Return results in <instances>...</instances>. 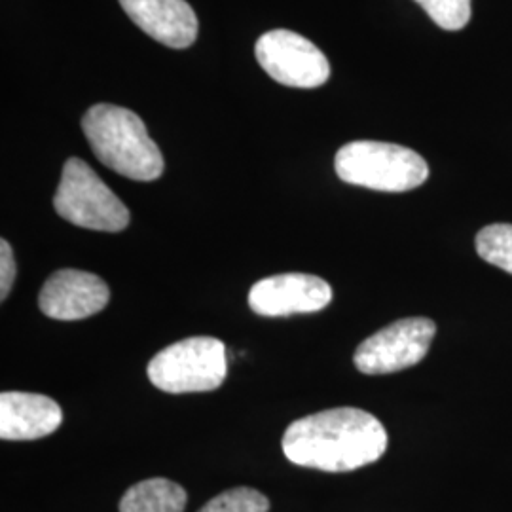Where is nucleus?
I'll return each mask as SVG.
<instances>
[{"label":"nucleus","instance_id":"obj_16","mask_svg":"<svg viewBox=\"0 0 512 512\" xmlns=\"http://www.w3.org/2000/svg\"><path fill=\"white\" fill-rule=\"evenodd\" d=\"M16 258H14V251L10 247V243L6 239L0 241V298L6 300L8 294L14 287L16 281Z\"/></svg>","mask_w":512,"mask_h":512},{"label":"nucleus","instance_id":"obj_5","mask_svg":"<svg viewBox=\"0 0 512 512\" xmlns=\"http://www.w3.org/2000/svg\"><path fill=\"white\" fill-rule=\"evenodd\" d=\"M54 207L61 219L97 232H122L129 224V209L80 158H69L55 190Z\"/></svg>","mask_w":512,"mask_h":512},{"label":"nucleus","instance_id":"obj_9","mask_svg":"<svg viewBox=\"0 0 512 512\" xmlns=\"http://www.w3.org/2000/svg\"><path fill=\"white\" fill-rule=\"evenodd\" d=\"M109 300V285L99 275L59 270L44 283L38 306L57 321H80L105 310Z\"/></svg>","mask_w":512,"mask_h":512},{"label":"nucleus","instance_id":"obj_12","mask_svg":"<svg viewBox=\"0 0 512 512\" xmlns=\"http://www.w3.org/2000/svg\"><path fill=\"white\" fill-rule=\"evenodd\" d=\"M183 486L167 478H148L131 486L120 501V512H184Z\"/></svg>","mask_w":512,"mask_h":512},{"label":"nucleus","instance_id":"obj_2","mask_svg":"<svg viewBox=\"0 0 512 512\" xmlns=\"http://www.w3.org/2000/svg\"><path fill=\"white\" fill-rule=\"evenodd\" d=\"M82 129L95 158L112 171L139 183L162 177L164 156L133 110L109 103L93 105L82 118Z\"/></svg>","mask_w":512,"mask_h":512},{"label":"nucleus","instance_id":"obj_1","mask_svg":"<svg viewBox=\"0 0 512 512\" xmlns=\"http://www.w3.org/2000/svg\"><path fill=\"white\" fill-rule=\"evenodd\" d=\"M287 459L325 473H348L384 456L382 421L359 408H332L291 423L283 435Z\"/></svg>","mask_w":512,"mask_h":512},{"label":"nucleus","instance_id":"obj_14","mask_svg":"<svg viewBox=\"0 0 512 512\" xmlns=\"http://www.w3.org/2000/svg\"><path fill=\"white\" fill-rule=\"evenodd\" d=\"M268 497L253 488H232L213 497L200 512H268Z\"/></svg>","mask_w":512,"mask_h":512},{"label":"nucleus","instance_id":"obj_15","mask_svg":"<svg viewBox=\"0 0 512 512\" xmlns=\"http://www.w3.org/2000/svg\"><path fill=\"white\" fill-rule=\"evenodd\" d=\"M444 31H461L471 21V0H416Z\"/></svg>","mask_w":512,"mask_h":512},{"label":"nucleus","instance_id":"obj_13","mask_svg":"<svg viewBox=\"0 0 512 512\" xmlns=\"http://www.w3.org/2000/svg\"><path fill=\"white\" fill-rule=\"evenodd\" d=\"M476 253L512 275V224H490L476 234Z\"/></svg>","mask_w":512,"mask_h":512},{"label":"nucleus","instance_id":"obj_11","mask_svg":"<svg viewBox=\"0 0 512 512\" xmlns=\"http://www.w3.org/2000/svg\"><path fill=\"white\" fill-rule=\"evenodd\" d=\"M63 421L61 406L37 393L8 391L0 395V439L37 440L57 431Z\"/></svg>","mask_w":512,"mask_h":512},{"label":"nucleus","instance_id":"obj_10","mask_svg":"<svg viewBox=\"0 0 512 512\" xmlns=\"http://www.w3.org/2000/svg\"><path fill=\"white\" fill-rule=\"evenodd\" d=\"M128 18L156 42L184 50L198 38V18L186 0H120Z\"/></svg>","mask_w":512,"mask_h":512},{"label":"nucleus","instance_id":"obj_3","mask_svg":"<svg viewBox=\"0 0 512 512\" xmlns=\"http://www.w3.org/2000/svg\"><path fill=\"white\" fill-rule=\"evenodd\" d=\"M334 167L344 183L380 192H408L429 177V165L418 152L380 141L344 145L336 154Z\"/></svg>","mask_w":512,"mask_h":512},{"label":"nucleus","instance_id":"obj_8","mask_svg":"<svg viewBox=\"0 0 512 512\" xmlns=\"http://www.w3.org/2000/svg\"><path fill=\"white\" fill-rule=\"evenodd\" d=\"M332 300L329 283L317 275L279 274L255 283L249 291L251 310L262 317L325 310Z\"/></svg>","mask_w":512,"mask_h":512},{"label":"nucleus","instance_id":"obj_6","mask_svg":"<svg viewBox=\"0 0 512 512\" xmlns=\"http://www.w3.org/2000/svg\"><path fill=\"white\" fill-rule=\"evenodd\" d=\"M258 65L287 88L313 90L330 78V65L311 40L289 29H274L256 40Z\"/></svg>","mask_w":512,"mask_h":512},{"label":"nucleus","instance_id":"obj_7","mask_svg":"<svg viewBox=\"0 0 512 512\" xmlns=\"http://www.w3.org/2000/svg\"><path fill=\"white\" fill-rule=\"evenodd\" d=\"M437 327L427 317H408L378 330L355 351V366L370 376L418 365L431 348Z\"/></svg>","mask_w":512,"mask_h":512},{"label":"nucleus","instance_id":"obj_4","mask_svg":"<svg viewBox=\"0 0 512 512\" xmlns=\"http://www.w3.org/2000/svg\"><path fill=\"white\" fill-rule=\"evenodd\" d=\"M226 346L213 336H192L162 349L148 363V380L165 393H205L224 382Z\"/></svg>","mask_w":512,"mask_h":512}]
</instances>
